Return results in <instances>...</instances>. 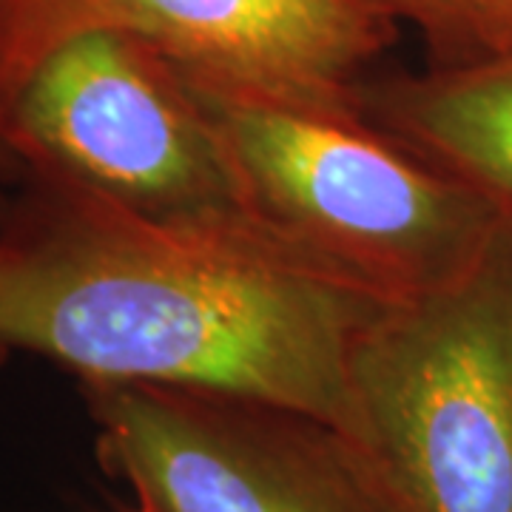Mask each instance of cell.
<instances>
[{"label": "cell", "instance_id": "5b68a950", "mask_svg": "<svg viewBox=\"0 0 512 512\" xmlns=\"http://www.w3.org/2000/svg\"><path fill=\"white\" fill-rule=\"evenodd\" d=\"M97 458L151 512H404L336 424L282 404L83 382Z\"/></svg>", "mask_w": 512, "mask_h": 512}, {"label": "cell", "instance_id": "8992f818", "mask_svg": "<svg viewBox=\"0 0 512 512\" xmlns=\"http://www.w3.org/2000/svg\"><path fill=\"white\" fill-rule=\"evenodd\" d=\"M86 29L140 37L194 80L362 109L396 26L353 0H3L0 106L49 46Z\"/></svg>", "mask_w": 512, "mask_h": 512}, {"label": "cell", "instance_id": "6da1fadb", "mask_svg": "<svg viewBox=\"0 0 512 512\" xmlns=\"http://www.w3.org/2000/svg\"><path fill=\"white\" fill-rule=\"evenodd\" d=\"M0 211V359L80 382L282 404L348 433V359L376 308L262 239L140 220L23 168Z\"/></svg>", "mask_w": 512, "mask_h": 512}, {"label": "cell", "instance_id": "ba28073f", "mask_svg": "<svg viewBox=\"0 0 512 512\" xmlns=\"http://www.w3.org/2000/svg\"><path fill=\"white\" fill-rule=\"evenodd\" d=\"M362 9L390 20L393 26L410 23L427 37L436 63L456 60L464 52L470 0H353Z\"/></svg>", "mask_w": 512, "mask_h": 512}, {"label": "cell", "instance_id": "52a82bcc", "mask_svg": "<svg viewBox=\"0 0 512 512\" xmlns=\"http://www.w3.org/2000/svg\"><path fill=\"white\" fill-rule=\"evenodd\" d=\"M359 106L512 217V46L365 83Z\"/></svg>", "mask_w": 512, "mask_h": 512}, {"label": "cell", "instance_id": "8fae6325", "mask_svg": "<svg viewBox=\"0 0 512 512\" xmlns=\"http://www.w3.org/2000/svg\"><path fill=\"white\" fill-rule=\"evenodd\" d=\"M0 3H3V0H0Z\"/></svg>", "mask_w": 512, "mask_h": 512}, {"label": "cell", "instance_id": "7a4b0ae2", "mask_svg": "<svg viewBox=\"0 0 512 512\" xmlns=\"http://www.w3.org/2000/svg\"><path fill=\"white\" fill-rule=\"evenodd\" d=\"M185 80L259 237L373 305L444 288L510 217L362 109Z\"/></svg>", "mask_w": 512, "mask_h": 512}, {"label": "cell", "instance_id": "9c48e42d", "mask_svg": "<svg viewBox=\"0 0 512 512\" xmlns=\"http://www.w3.org/2000/svg\"><path fill=\"white\" fill-rule=\"evenodd\" d=\"M20 174H23V163H20L15 148L9 146V140H6V134L0 128V188H6L9 183H18ZM3 205H6V197L0 194V211H3Z\"/></svg>", "mask_w": 512, "mask_h": 512}, {"label": "cell", "instance_id": "277c9868", "mask_svg": "<svg viewBox=\"0 0 512 512\" xmlns=\"http://www.w3.org/2000/svg\"><path fill=\"white\" fill-rule=\"evenodd\" d=\"M0 128L23 168L140 220L268 242L185 74L140 37L86 29L57 40L3 100Z\"/></svg>", "mask_w": 512, "mask_h": 512}, {"label": "cell", "instance_id": "3957f363", "mask_svg": "<svg viewBox=\"0 0 512 512\" xmlns=\"http://www.w3.org/2000/svg\"><path fill=\"white\" fill-rule=\"evenodd\" d=\"M348 390L404 512H512V217L453 282L367 316Z\"/></svg>", "mask_w": 512, "mask_h": 512}, {"label": "cell", "instance_id": "30bf717a", "mask_svg": "<svg viewBox=\"0 0 512 512\" xmlns=\"http://www.w3.org/2000/svg\"><path fill=\"white\" fill-rule=\"evenodd\" d=\"M137 512H151V510H146V507H140V510H137Z\"/></svg>", "mask_w": 512, "mask_h": 512}]
</instances>
